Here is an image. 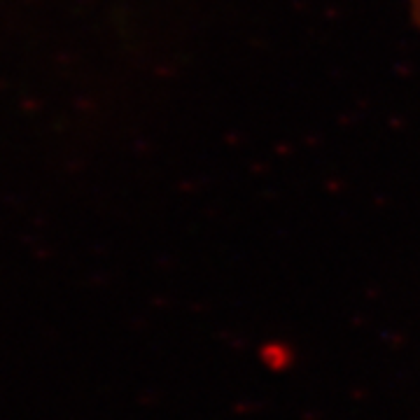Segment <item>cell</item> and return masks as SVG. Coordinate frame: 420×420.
Segmentation results:
<instances>
[{"mask_svg": "<svg viewBox=\"0 0 420 420\" xmlns=\"http://www.w3.org/2000/svg\"><path fill=\"white\" fill-rule=\"evenodd\" d=\"M409 3V12H411V19L416 24V28L420 30V0H406Z\"/></svg>", "mask_w": 420, "mask_h": 420, "instance_id": "1", "label": "cell"}]
</instances>
